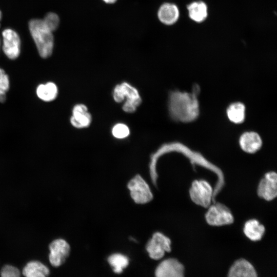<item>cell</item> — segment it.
I'll list each match as a JSON object with an SVG mask.
<instances>
[{
	"instance_id": "cell-9",
	"label": "cell",
	"mask_w": 277,
	"mask_h": 277,
	"mask_svg": "<svg viewBox=\"0 0 277 277\" xmlns=\"http://www.w3.org/2000/svg\"><path fill=\"white\" fill-rule=\"evenodd\" d=\"M258 196L268 201L275 199L277 195V175L275 172L266 173L260 181L258 189Z\"/></svg>"
},
{
	"instance_id": "cell-2",
	"label": "cell",
	"mask_w": 277,
	"mask_h": 277,
	"mask_svg": "<svg viewBox=\"0 0 277 277\" xmlns=\"http://www.w3.org/2000/svg\"><path fill=\"white\" fill-rule=\"evenodd\" d=\"M28 26L30 33L40 56L43 58L49 57L54 47L53 32L41 19L30 20Z\"/></svg>"
},
{
	"instance_id": "cell-27",
	"label": "cell",
	"mask_w": 277,
	"mask_h": 277,
	"mask_svg": "<svg viewBox=\"0 0 277 277\" xmlns=\"http://www.w3.org/2000/svg\"><path fill=\"white\" fill-rule=\"evenodd\" d=\"M102 1L107 4H113L117 1V0H102Z\"/></svg>"
},
{
	"instance_id": "cell-25",
	"label": "cell",
	"mask_w": 277,
	"mask_h": 277,
	"mask_svg": "<svg viewBox=\"0 0 277 277\" xmlns=\"http://www.w3.org/2000/svg\"><path fill=\"white\" fill-rule=\"evenodd\" d=\"M10 84L8 75L0 68V91L6 92L9 88Z\"/></svg>"
},
{
	"instance_id": "cell-24",
	"label": "cell",
	"mask_w": 277,
	"mask_h": 277,
	"mask_svg": "<svg viewBox=\"0 0 277 277\" xmlns=\"http://www.w3.org/2000/svg\"><path fill=\"white\" fill-rule=\"evenodd\" d=\"M1 277H20L19 270L11 265H5L1 271Z\"/></svg>"
},
{
	"instance_id": "cell-26",
	"label": "cell",
	"mask_w": 277,
	"mask_h": 277,
	"mask_svg": "<svg viewBox=\"0 0 277 277\" xmlns=\"http://www.w3.org/2000/svg\"><path fill=\"white\" fill-rule=\"evenodd\" d=\"M6 98V92L0 91V103L5 102Z\"/></svg>"
},
{
	"instance_id": "cell-12",
	"label": "cell",
	"mask_w": 277,
	"mask_h": 277,
	"mask_svg": "<svg viewBox=\"0 0 277 277\" xmlns=\"http://www.w3.org/2000/svg\"><path fill=\"white\" fill-rule=\"evenodd\" d=\"M180 15V12L177 6L170 2L162 4L157 11L159 21L166 26L175 24L178 21Z\"/></svg>"
},
{
	"instance_id": "cell-11",
	"label": "cell",
	"mask_w": 277,
	"mask_h": 277,
	"mask_svg": "<svg viewBox=\"0 0 277 277\" xmlns=\"http://www.w3.org/2000/svg\"><path fill=\"white\" fill-rule=\"evenodd\" d=\"M155 277H184V267L178 260L169 258L163 261L156 267Z\"/></svg>"
},
{
	"instance_id": "cell-10",
	"label": "cell",
	"mask_w": 277,
	"mask_h": 277,
	"mask_svg": "<svg viewBox=\"0 0 277 277\" xmlns=\"http://www.w3.org/2000/svg\"><path fill=\"white\" fill-rule=\"evenodd\" d=\"M49 259L54 267L62 265L68 256L70 250L69 244L64 240L59 239L53 241L49 245Z\"/></svg>"
},
{
	"instance_id": "cell-8",
	"label": "cell",
	"mask_w": 277,
	"mask_h": 277,
	"mask_svg": "<svg viewBox=\"0 0 277 277\" xmlns=\"http://www.w3.org/2000/svg\"><path fill=\"white\" fill-rule=\"evenodd\" d=\"M3 50L5 55L10 59L17 58L21 51V39L18 34L12 29L3 30Z\"/></svg>"
},
{
	"instance_id": "cell-21",
	"label": "cell",
	"mask_w": 277,
	"mask_h": 277,
	"mask_svg": "<svg viewBox=\"0 0 277 277\" xmlns=\"http://www.w3.org/2000/svg\"><path fill=\"white\" fill-rule=\"evenodd\" d=\"M108 262L116 273H121L129 264V259L125 255L114 253L109 256Z\"/></svg>"
},
{
	"instance_id": "cell-6",
	"label": "cell",
	"mask_w": 277,
	"mask_h": 277,
	"mask_svg": "<svg viewBox=\"0 0 277 277\" xmlns=\"http://www.w3.org/2000/svg\"><path fill=\"white\" fill-rule=\"evenodd\" d=\"M207 223L213 226L230 225L234 222L233 215L228 207L220 203L210 205L205 214Z\"/></svg>"
},
{
	"instance_id": "cell-28",
	"label": "cell",
	"mask_w": 277,
	"mask_h": 277,
	"mask_svg": "<svg viewBox=\"0 0 277 277\" xmlns=\"http://www.w3.org/2000/svg\"><path fill=\"white\" fill-rule=\"evenodd\" d=\"M2 12L0 10V22L1 21V19H2ZM0 26H1V23H0Z\"/></svg>"
},
{
	"instance_id": "cell-1",
	"label": "cell",
	"mask_w": 277,
	"mask_h": 277,
	"mask_svg": "<svg viewBox=\"0 0 277 277\" xmlns=\"http://www.w3.org/2000/svg\"><path fill=\"white\" fill-rule=\"evenodd\" d=\"M168 108L171 117L182 122L193 121L199 114V105L195 93L171 92L169 97Z\"/></svg>"
},
{
	"instance_id": "cell-15",
	"label": "cell",
	"mask_w": 277,
	"mask_h": 277,
	"mask_svg": "<svg viewBox=\"0 0 277 277\" xmlns=\"http://www.w3.org/2000/svg\"><path fill=\"white\" fill-rule=\"evenodd\" d=\"M239 144L244 152L254 153L261 148L262 141L257 133L253 131L246 132L241 136Z\"/></svg>"
},
{
	"instance_id": "cell-14",
	"label": "cell",
	"mask_w": 277,
	"mask_h": 277,
	"mask_svg": "<svg viewBox=\"0 0 277 277\" xmlns=\"http://www.w3.org/2000/svg\"><path fill=\"white\" fill-rule=\"evenodd\" d=\"M228 277H258V275L250 263L244 259H241L232 265Z\"/></svg>"
},
{
	"instance_id": "cell-3",
	"label": "cell",
	"mask_w": 277,
	"mask_h": 277,
	"mask_svg": "<svg viewBox=\"0 0 277 277\" xmlns=\"http://www.w3.org/2000/svg\"><path fill=\"white\" fill-rule=\"evenodd\" d=\"M112 95L114 101L117 103L125 101L122 109L128 113L134 112L142 103L138 90L126 82L117 84L113 89Z\"/></svg>"
},
{
	"instance_id": "cell-4",
	"label": "cell",
	"mask_w": 277,
	"mask_h": 277,
	"mask_svg": "<svg viewBox=\"0 0 277 277\" xmlns=\"http://www.w3.org/2000/svg\"><path fill=\"white\" fill-rule=\"evenodd\" d=\"M190 199L195 204L208 208L211 204L213 189L205 180L193 181L189 189Z\"/></svg>"
},
{
	"instance_id": "cell-18",
	"label": "cell",
	"mask_w": 277,
	"mask_h": 277,
	"mask_svg": "<svg viewBox=\"0 0 277 277\" xmlns=\"http://www.w3.org/2000/svg\"><path fill=\"white\" fill-rule=\"evenodd\" d=\"M50 273L49 268L38 261H31L23 269L25 277H47Z\"/></svg>"
},
{
	"instance_id": "cell-13",
	"label": "cell",
	"mask_w": 277,
	"mask_h": 277,
	"mask_svg": "<svg viewBox=\"0 0 277 277\" xmlns=\"http://www.w3.org/2000/svg\"><path fill=\"white\" fill-rule=\"evenodd\" d=\"M92 121V115L85 105L78 104L73 107L70 118L71 124L73 127L78 129L87 128L90 125Z\"/></svg>"
},
{
	"instance_id": "cell-22",
	"label": "cell",
	"mask_w": 277,
	"mask_h": 277,
	"mask_svg": "<svg viewBox=\"0 0 277 277\" xmlns=\"http://www.w3.org/2000/svg\"><path fill=\"white\" fill-rule=\"evenodd\" d=\"M111 132L112 135L118 139L125 138L130 134L129 127L124 123H117L113 126Z\"/></svg>"
},
{
	"instance_id": "cell-20",
	"label": "cell",
	"mask_w": 277,
	"mask_h": 277,
	"mask_svg": "<svg viewBox=\"0 0 277 277\" xmlns=\"http://www.w3.org/2000/svg\"><path fill=\"white\" fill-rule=\"evenodd\" d=\"M227 115L229 120L235 124L243 122L245 116V107L241 103L231 104L227 108Z\"/></svg>"
},
{
	"instance_id": "cell-29",
	"label": "cell",
	"mask_w": 277,
	"mask_h": 277,
	"mask_svg": "<svg viewBox=\"0 0 277 277\" xmlns=\"http://www.w3.org/2000/svg\"><path fill=\"white\" fill-rule=\"evenodd\" d=\"M0 47H1V39H0Z\"/></svg>"
},
{
	"instance_id": "cell-19",
	"label": "cell",
	"mask_w": 277,
	"mask_h": 277,
	"mask_svg": "<svg viewBox=\"0 0 277 277\" xmlns=\"http://www.w3.org/2000/svg\"><path fill=\"white\" fill-rule=\"evenodd\" d=\"M57 93V88L56 85L52 82L39 85L36 89V94L38 97L45 102H50L54 100L56 97Z\"/></svg>"
},
{
	"instance_id": "cell-23",
	"label": "cell",
	"mask_w": 277,
	"mask_h": 277,
	"mask_svg": "<svg viewBox=\"0 0 277 277\" xmlns=\"http://www.w3.org/2000/svg\"><path fill=\"white\" fill-rule=\"evenodd\" d=\"M43 20L47 27L52 32L56 30L60 25L59 16L53 12L47 13Z\"/></svg>"
},
{
	"instance_id": "cell-16",
	"label": "cell",
	"mask_w": 277,
	"mask_h": 277,
	"mask_svg": "<svg viewBox=\"0 0 277 277\" xmlns=\"http://www.w3.org/2000/svg\"><path fill=\"white\" fill-rule=\"evenodd\" d=\"M187 9L189 18L196 23H203L208 17V6L202 1L190 3L187 5Z\"/></svg>"
},
{
	"instance_id": "cell-17",
	"label": "cell",
	"mask_w": 277,
	"mask_h": 277,
	"mask_svg": "<svg viewBox=\"0 0 277 277\" xmlns=\"http://www.w3.org/2000/svg\"><path fill=\"white\" fill-rule=\"evenodd\" d=\"M265 231L263 225L256 219L247 221L244 224L243 232L245 236L252 241L260 240Z\"/></svg>"
},
{
	"instance_id": "cell-7",
	"label": "cell",
	"mask_w": 277,
	"mask_h": 277,
	"mask_svg": "<svg viewBox=\"0 0 277 277\" xmlns=\"http://www.w3.org/2000/svg\"><path fill=\"white\" fill-rule=\"evenodd\" d=\"M171 240L163 233L156 232L148 242L146 249L149 256L153 260H160L166 252L171 251Z\"/></svg>"
},
{
	"instance_id": "cell-5",
	"label": "cell",
	"mask_w": 277,
	"mask_h": 277,
	"mask_svg": "<svg viewBox=\"0 0 277 277\" xmlns=\"http://www.w3.org/2000/svg\"><path fill=\"white\" fill-rule=\"evenodd\" d=\"M127 187L131 198L136 204H146L153 199L149 186L139 174H136L128 182Z\"/></svg>"
}]
</instances>
